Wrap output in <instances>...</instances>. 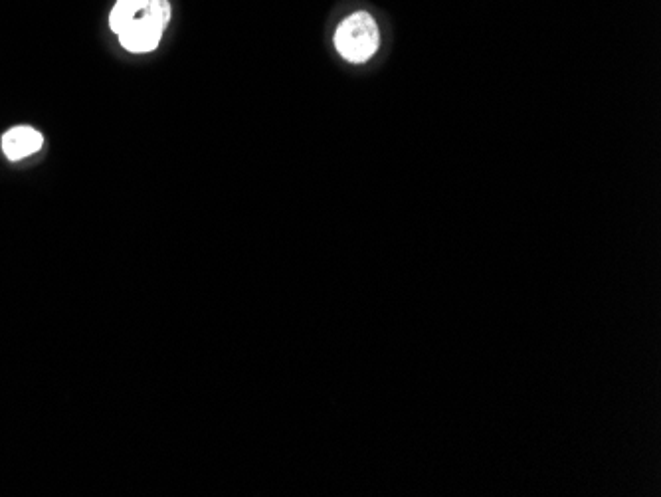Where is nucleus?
I'll return each instance as SVG.
<instances>
[{"label":"nucleus","instance_id":"obj_1","mask_svg":"<svg viewBox=\"0 0 661 497\" xmlns=\"http://www.w3.org/2000/svg\"><path fill=\"white\" fill-rule=\"evenodd\" d=\"M380 34L377 22L369 12H355L345 18L335 32L337 52L353 64L371 60L377 52Z\"/></svg>","mask_w":661,"mask_h":497},{"label":"nucleus","instance_id":"obj_2","mask_svg":"<svg viewBox=\"0 0 661 497\" xmlns=\"http://www.w3.org/2000/svg\"><path fill=\"white\" fill-rule=\"evenodd\" d=\"M163 28H159L145 12L125 26L117 36L121 46L131 54H147L153 52L163 38Z\"/></svg>","mask_w":661,"mask_h":497},{"label":"nucleus","instance_id":"obj_3","mask_svg":"<svg viewBox=\"0 0 661 497\" xmlns=\"http://www.w3.org/2000/svg\"><path fill=\"white\" fill-rule=\"evenodd\" d=\"M0 147L8 161L18 163L26 157L36 155L44 147V137L38 129L30 127V125H18V127H10L2 135Z\"/></svg>","mask_w":661,"mask_h":497},{"label":"nucleus","instance_id":"obj_4","mask_svg":"<svg viewBox=\"0 0 661 497\" xmlns=\"http://www.w3.org/2000/svg\"><path fill=\"white\" fill-rule=\"evenodd\" d=\"M149 0H117L111 14H109V26L115 34H119L125 26H129L133 20H137L147 10Z\"/></svg>","mask_w":661,"mask_h":497},{"label":"nucleus","instance_id":"obj_5","mask_svg":"<svg viewBox=\"0 0 661 497\" xmlns=\"http://www.w3.org/2000/svg\"><path fill=\"white\" fill-rule=\"evenodd\" d=\"M145 14H147V16H149L159 28L165 30V28L169 26V22H171V14H173V10H171V2H169V0H149Z\"/></svg>","mask_w":661,"mask_h":497}]
</instances>
